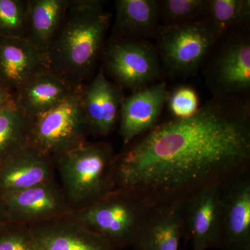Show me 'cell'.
Here are the masks:
<instances>
[{
    "mask_svg": "<svg viewBox=\"0 0 250 250\" xmlns=\"http://www.w3.org/2000/svg\"><path fill=\"white\" fill-rule=\"evenodd\" d=\"M250 107L214 95L192 116L156 125L114 161V182L149 207L184 202L250 170Z\"/></svg>",
    "mask_w": 250,
    "mask_h": 250,
    "instance_id": "obj_1",
    "label": "cell"
},
{
    "mask_svg": "<svg viewBox=\"0 0 250 250\" xmlns=\"http://www.w3.org/2000/svg\"><path fill=\"white\" fill-rule=\"evenodd\" d=\"M111 18L104 6L67 8L47 52L49 70L73 87L83 85L102 57Z\"/></svg>",
    "mask_w": 250,
    "mask_h": 250,
    "instance_id": "obj_2",
    "label": "cell"
},
{
    "mask_svg": "<svg viewBox=\"0 0 250 250\" xmlns=\"http://www.w3.org/2000/svg\"><path fill=\"white\" fill-rule=\"evenodd\" d=\"M115 158L110 143L86 141L52 159L59 184L74 211L93 205L116 188Z\"/></svg>",
    "mask_w": 250,
    "mask_h": 250,
    "instance_id": "obj_3",
    "label": "cell"
},
{
    "mask_svg": "<svg viewBox=\"0 0 250 250\" xmlns=\"http://www.w3.org/2000/svg\"><path fill=\"white\" fill-rule=\"evenodd\" d=\"M151 207L122 188L72 213L74 218L115 250L133 246Z\"/></svg>",
    "mask_w": 250,
    "mask_h": 250,
    "instance_id": "obj_4",
    "label": "cell"
},
{
    "mask_svg": "<svg viewBox=\"0 0 250 250\" xmlns=\"http://www.w3.org/2000/svg\"><path fill=\"white\" fill-rule=\"evenodd\" d=\"M83 88L76 87L57 106L31 118L30 147L52 159L88 141L90 134L82 106Z\"/></svg>",
    "mask_w": 250,
    "mask_h": 250,
    "instance_id": "obj_5",
    "label": "cell"
},
{
    "mask_svg": "<svg viewBox=\"0 0 250 250\" xmlns=\"http://www.w3.org/2000/svg\"><path fill=\"white\" fill-rule=\"evenodd\" d=\"M156 36L162 69L173 77L195 73L220 39L206 18L161 25Z\"/></svg>",
    "mask_w": 250,
    "mask_h": 250,
    "instance_id": "obj_6",
    "label": "cell"
},
{
    "mask_svg": "<svg viewBox=\"0 0 250 250\" xmlns=\"http://www.w3.org/2000/svg\"><path fill=\"white\" fill-rule=\"evenodd\" d=\"M102 57L104 75L133 92L154 84L162 75L156 46L147 39L113 36L105 42Z\"/></svg>",
    "mask_w": 250,
    "mask_h": 250,
    "instance_id": "obj_7",
    "label": "cell"
},
{
    "mask_svg": "<svg viewBox=\"0 0 250 250\" xmlns=\"http://www.w3.org/2000/svg\"><path fill=\"white\" fill-rule=\"evenodd\" d=\"M208 70L207 81L214 95L241 97L249 92V35L238 33L224 41Z\"/></svg>",
    "mask_w": 250,
    "mask_h": 250,
    "instance_id": "obj_8",
    "label": "cell"
},
{
    "mask_svg": "<svg viewBox=\"0 0 250 250\" xmlns=\"http://www.w3.org/2000/svg\"><path fill=\"white\" fill-rule=\"evenodd\" d=\"M250 170L223 184L218 248L223 250H250Z\"/></svg>",
    "mask_w": 250,
    "mask_h": 250,
    "instance_id": "obj_9",
    "label": "cell"
},
{
    "mask_svg": "<svg viewBox=\"0 0 250 250\" xmlns=\"http://www.w3.org/2000/svg\"><path fill=\"white\" fill-rule=\"evenodd\" d=\"M224 183L207 186L184 200V235L192 250L219 248Z\"/></svg>",
    "mask_w": 250,
    "mask_h": 250,
    "instance_id": "obj_10",
    "label": "cell"
},
{
    "mask_svg": "<svg viewBox=\"0 0 250 250\" xmlns=\"http://www.w3.org/2000/svg\"><path fill=\"white\" fill-rule=\"evenodd\" d=\"M1 195L9 221L14 223L30 224L74 212L55 178L29 188Z\"/></svg>",
    "mask_w": 250,
    "mask_h": 250,
    "instance_id": "obj_11",
    "label": "cell"
},
{
    "mask_svg": "<svg viewBox=\"0 0 250 250\" xmlns=\"http://www.w3.org/2000/svg\"><path fill=\"white\" fill-rule=\"evenodd\" d=\"M36 250H115L72 213L27 224Z\"/></svg>",
    "mask_w": 250,
    "mask_h": 250,
    "instance_id": "obj_12",
    "label": "cell"
},
{
    "mask_svg": "<svg viewBox=\"0 0 250 250\" xmlns=\"http://www.w3.org/2000/svg\"><path fill=\"white\" fill-rule=\"evenodd\" d=\"M124 98L123 88L108 80L103 69L83 85L82 106L90 136L106 137L114 131Z\"/></svg>",
    "mask_w": 250,
    "mask_h": 250,
    "instance_id": "obj_13",
    "label": "cell"
},
{
    "mask_svg": "<svg viewBox=\"0 0 250 250\" xmlns=\"http://www.w3.org/2000/svg\"><path fill=\"white\" fill-rule=\"evenodd\" d=\"M170 93L166 83H155L125 97L120 111V134L127 145L156 125Z\"/></svg>",
    "mask_w": 250,
    "mask_h": 250,
    "instance_id": "obj_14",
    "label": "cell"
},
{
    "mask_svg": "<svg viewBox=\"0 0 250 250\" xmlns=\"http://www.w3.org/2000/svg\"><path fill=\"white\" fill-rule=\"evenodd\" d=\"M49 70L47 57L25 39L0 37V82L14 92Z\"/></svg>",
    "mask_w": 250,
    "mask_h": 250,
    "instance_id": "obj_15",
    "label": "cell"
},
{
    "mask_svg": "<svg viewBox=\"0 0 250 250\" xmlns=\"http://www.w3.org/2000/svg\"><path fill=\"white\" fill-rule=\"evenodd\" d=\"M184 202L151 207L133 245L134 250H179L184 235Z\"/></svg>",
    "mask_w": 250,
    "mask_h": 250,
    "instance_id": "obj_16",
    "label": "cell"
},
{
    "mask_svg": "<svg viewBox=\"0 0 250 250\" xmlns=\"http://www.w3.org/2000/svg\"><path fill=\"white\" fill-rule=\"evenodd\" d=\"M53 161L27 146L0 164V194L19 191L55 178Z\"/></svg>",
    "mask_w": 250,
    "mask_h": 250,
    "instance_id": "obj_17",
    "label": "cell"
},
{
    "mask_svg": "<svg viewBox=\"0 0 250 250\" xmlns=\"http://www.w3.org/2000/svg\"><path fill=\"white\" fill-rule=\"evenodd\" d=\"M75 88L50 70H46L16 92L15 100L28 116L34 118L62 103Z\"/></svg>",
    "mask_w": 250,
    "mask_h": 250,
    "instance_id": "obj_18",
    "label": "cell"
},
{
    "mask_svg": "<svg viewBox=\"0 0 250 250\" xmlns=\"http://www.w3.org/2000/svg\"><path fill=\"white\" fill-rule=\"evenodd\" d=\"M114 37L147 39L156 36L159 25V7L154 0H116Z\"/></svg>",
    "mask_w": 250,
    "mask_h": 250,
    "instance_id": "obj_19",
    "label": "cell"
},
{
    "mask_svg": "<svg viewBox=\"0 0 250 250\" xmlns=\"http://www.w3.org/2000/svg\"><path fill=\"white\" fill-rule=\"evenodd\" d=\"M67 8L68 0H28L25 40L46 57Z\"/></svg>",
    "mask_w": 250,
    "mask_h": 250,
    "instance_id": "obj_20",
    "label": "cell"
},
{
    "mask_svg": "<svg viewBox=\"0 0 250 250\" xmlns=\"http://www.w3.org/2000/svg\"><path fill=\"white\" fill-rule=\"evenodd\" d=\"M31 118L15 99L0 110V164L29 146Z\"/></svg>",
    "mask_w": 250,
    "mask_h": 250,
    "instance_id": "obj_21",
    "label": "cell"
},
{
    "mask_svg": "<svg viewBox=\"0 0 250 250\" xmlns=\"http://www.w3.org/2000/svg\"><path fill=\"white\" fill-rule=\"evenodd\" d=\"M208 0L157 1L162 25L181 24L205 18Z\"/></svg>",
    "mask_w": 250,
    "mask_h": 250,
    "instance_id": "obj_22",
    "label": "cell"
},
{
    "mask_svg": "<svg viewBox=\"0 0 250 250\" xmlns=\"http://www.w3.org/2000/svg\"><path fill=\"white\" fill-rule=\"evenodd\" d=\"M28 0H0V37L26 39Z\"/></svg>",
    "mask_w": 250,
    "mask_h": 250,
    "instance_id": "obj_23",
    "label": "cell"
},
{
    "mask_svg": "<svg viewBox=\"0 0 250 250\" xmlns=\"http://www.w3.org/2000/svg\"><path fill=\"white\" fill-rule=\"evenodd\" d=\"M242 0H208L205 18L220 38L230 29L240 25L239 11Z\"/></svg>",
    "mask_w": 250,
    "mask_h": 250,
    "instance_id": "obj_24",
    "label": "cell"
},
{
    "mask_svg": "<svg viewBox=\"0 0 250 250\" xmlns=\"http://www.w3.org/2000/svg\"><path fill=\"white\" fill-rule=\"evenodd\" d=\"M0 250H36L29 225L10 221L1 225Z\"/></svg>",
    "mask_w": 250,
    "mask_h": 250,
    "instance_id": "obj_25",
    "label": "cell"
},
{
    "mask_svg": "<svg viewBox=\"0 0 250 250\" xmlns=\"http://www.w3.org/2000/svg\"><path fill=\"white\" fill-rule=\"evenodd\" d=\"M167 103L174 118H183L192 116L199 108V98L195 90L182 86L170 95Z\"/></svg>",
    "mask_w": 250,
    "mask_h": 250,
    "instance_id": "obj_26",
    "label": "cell"
},
{
    "mask_svg": "<svg viewBox=\"0 0 250 250\" xmlns=\"http://www.w3.org/2000/svg\"><path fill=\"white\" fill-rule=\"evenodd\" d=\"M14 99V92L0 82V110Z\"/></svg>",
    "mask_w": 250,
    "mask_h": 250,
    "instance_id": "obj_27",
    "label": "cell"
},
{
    "mask_svg": "<svg viewBox=\"0 0 250 250\" xmlns=\"http://www.w3.org/2000/svg\"><path fill=\"white\" fill-rule=\"evenodd\" d=\"M250 18V1L242 0L239 11L240 25L249 22Z\"/></svg>",
    "mask_w": 250,
    "mask_h": 250,
    "instance_id": "obj_28",
    "label": "cell"
},
{
    "mask_svg": "<svg viewBox=\"0 0 250 250\" xmlns=\"http://www.w3.org/2000/svg\"><path fill=\"white\" fill-rule=\"evenodd\" d=\"M8 222H9V216L6 212L2 196L0 194V227Z\"/></svg>",
    "mask_w": 250,
    "mask_h": 250,
    "instance_id": "obj_29",
    "label": "cell"
}]
</instances>
